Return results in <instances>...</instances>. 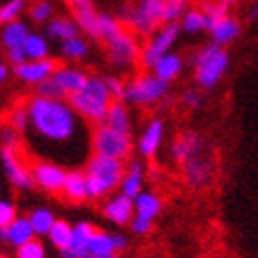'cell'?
Returning <instances> with one entry per match:
<instances>
[{"instance_id": "33", "label": "cell", "mask_w": 258, "mask_h": 258, "mask_svg": "<svg viewBox=\"0 0 258 258\" xmlns=\"http://www.w3.org/2000/svg\"><path fill=\"white\" fill-rule=\"evenodd\" d=\"M180 28L189 34H198V32H204L208 30V17L204 15V11L200 7L196 9H189L185 13V17L180 19Z\"/></svg>"}, {"instance_id": "4", "label": "cell", "mask_w": 258, "mask_h": 258, "mask_svg": "<svg viewBox=\"0 0 258 258\" xmlns=\"http://www.w3.org/2000/svg\"><path fill=\"white\" fill-rule=\"evenodd\" d=\"M166 0H139V3H126L118 11V19L126 30L139 36H153L164 21Z\"/></svg>"}, {"instance_id": "2", "label": "cell", "mask_w": 258, "mask_h": 258, "mask_svg": "<svg viewBox=\"0 0 258 258\" xmlns=\"http://www.w3.org/2000/svg\"><path fill=\"white\" fill-rule=\"evenodd\" d=\"M70 105L80 113V118L90 124H105L107 111L113 103V97L107 88L105 78H88L86 86L80 93H74L68 97Z\"/></svg>"}, {"instance_id": "34", "label": "cell", "mask_w": 258, "mask_h": 258, "mask_svg": "<svg viewBox=\"0 0 258 258\" xmlns=\"http://www.w3.org/2000/svg\"><path fill=\"white\" fill-rule=\"evenodd\" d=\"M124 30V25L118 17L107 15V13H101L99 15V40L101 42H109L113 36H118Z\"/></svg>"}, {"instance_id": "49", "label": "cell", "mask_w": 258, "mask_h": 258, "mask_svg": "<svg viewBox=\"0 0 258 258\" xmlns=\"http://www.w3.org/2000/svg\"><path fill=\"white\" fill-rule=\"evenodd\" d=\"M149 178H151V180H160V178H162V172L156 170V168H151V170H149Z\"/></svg>"}, {"instance_id": "36", "label": "cell", "mask_w": 258, "mask_h": 258, "mask_svg": "<svg viewBox=\"0 0 258 258\" xmlns=\"http://www.w3.org/2000/svg\"><path fill=\"white\" fill-rule=\"evenodd\" d=\"M36 95L38 97H44V99H68V93L63 90V86L57 82L55 76H50V78H46L44 82H40L36 86Z\"/></svg>"}, {"instance_id": "24", "label": "cell", "mask_w": 258, "mask_h": 258, "mask_svg": "<svg viewBox=\"0 0 258 258\" xmlns=\"http://www.w3.org/2000/svg\"><path fill=\"white\" fill-rule=\"evenodd\" d=\"M208 32H210V36H212V42H214V44L227 46V44H231V42H233L235 38L239 36L241 30H239L237 19H233L231 15H227L225 19H221L218 23H214Z\"/></svg>"}, {"instance_id": "23", "label": "cell", "mask_w": 258, "mask_h": 258, "mask_svg": "<svg viewBox=\"0 0 258 258\" xmlns=\"http://www.w3.org/2000/svg\"><path fill=\"white\" fill-rule=\"evenodd\" d=\"M53 76L63 86V90L68 93V97L74 95V93H80L88 82V76L82 70H76V68H57V72Z\"/></svg>"}, {"instance_id": "30", "label": "cell", "mask_w": 258, "mask_h": 258, "mask_svg": "<svg viewBox=\"0 0 258 258\" xmlns=\"http://www.w3.org/2000/svg\"><path fill=\"white\" fill-rule=\"evenodd\" d=\"M28 218H30V223H32V227L36 231V235H40V237L42 235H48L50 229H53V225L57 223L55 214L50 212L48 208H34Z\"/></svg>"}, {"instance_id": "44", "label": "cell", "mask_w": 258, "mask_h": 258, "mask_svg": "<svg viewBox=\"0 0 258 258\" xmlns=\"http://www.w3.org/2000/svg\"><path fill=\"white\" fill-rule=\"evenodd\" d=\"M15 218H17L15 206H13L11 202H7V200H3V202H0V227L13 225V223H15Z\"/></svg>"}, {"instance_id": "40", "label": "cell", "mask_w": 258, "mask_h": 258, "mask_svg": "<svg viewBox=\"0 0 258 258\" xmlns=\"http://www.w3.org/2000/svg\"><path fill=\"white\" fill-rule=\"evenodd\" d=\"M187 11H189L187 9V0H166L164 21L166 23H178V19H183Z\"/></svg>"}, {"instance_id": "8", "label": "cell", "mask_w": 258, "mask_h": 258, "mask_svg": "<svg viewBox=\"0 0 258 258\" xmlns=\"http://www.w3.org/2000/svg\"><path fill=\"white\" fill-rule=\"evenodd\" d=\"M178 32H180V25L178 23H164L162 28L149 38V42L141 48V63L145 68L153 70L156 63L170 53L172 44L176 42L178 38Z\"/></svg>"}, {"instance_id": "6", "label": "cell", "mask_w": 258, "mask_h": 258, "mask_svg": "<svg viewBox=\"0 0 258 258\" xmlns=\"http://www.w3.org/2000/svg\"><path fill=\"white\" fill-rule=\"evenodd\" d=\"M90 141H93L90 147H93V151L97 156H105V158H113V160H126L133 151L131 133H120L107 124L95 126L93 135H90Z\"/></svg>"}, {"instance_id": "27", "label": "cell", "mask_w": 258, "mask_h": 258, "mask_svg": "<svg viewBox=\"0 0 258 258\" xmlns=\"http://www.w3.org/2000/svg\"><path fill=\"white\" fill-rule=\"evenodd\" d=\"M80 32V25L72 21V19H66V17H57V19H50L46 23V34L48 38H55V40H72L76 38Z\"/></svg>"}, {"instance_id": "12", "label": "cell", "mask_w": 258, "mask_h": 258, "mask_svg": "<svg viewBox=\"0 0 258 258\" xmlns=\"http://www.w3.org/2000/svg\"><path fill=\"white\" fill-rule=\"evenodd\" d=\"M70 9L74 13V21L80 25V30L86 32L93 40H99V15L90 0H68Z\"/></svg>"}, {"instance_id": "45", "label": "cell", "mask_w": 258, "mask_h": 258, "mask_svg": "<svg viewBox=\"0 0 258 258\" xmlns=\"http://www.w3.org/2000/svg\"><path fill=\"white\" fill-rule=\"evenodd\" d=\"M180 101H183L185 107H191V109H200L204 105V99H202V95L198 93V90H185Z\"/></svg>"}, {"instance_id": "38", "label": "cell", "mask_w": 258, "mask_h": 258, "mask_svg": "<svg viewBox=\"0 0 258 258\" xmlns=\"http://www.w3.org/2000/svg\"><path fill=\"white\" fill-rule=\"evenodd\" d=\"M25 7H28V0H7V3L0 7V23L7 25L11 21H17Z\"/></svg>"}, {"instance_id": "14", "label": "cell", "mask_w": 258, "mask_h": 258, "mask_svg": "<svg viewBox=\"0 0 258 258\" xmlns=\"http://www.w3.org/2000/svg\"><path fill=\"white\" fill-rule=\"evenodd\" d=\"M55 72H57V66H55V61H50V59L25 61V63H21V66L15 68L17 80H21L23 84H34V86H38L46 78H50Z\"/></svg>"}, {"instance_id": "39", "label": "cell", "mask_w": 258, "mask_h": 258, "mask_svg": "<svg viewBox=\"0 0 258 258\" xmlns=\"http://www.w3.org/2000/svg\"><path fill=\"white\" fill-rule=\"evenodd\" d=\"M30 19L34 23H48L53 17V5L48 3V0H34L30 5Z\"/></svg>"}, {"instance_id": "5", "label": "cell", "mask_w": 258, "mask_h": 258, "mask_svg": "<svg viewBox=\"0 0 258 258\" xmlns=\"http://www.w3.org/2000/svg\"><path fill=\"white\" fill-rule=\"evenodd\" d=\"M193 68H196V82L202 88L210 90L221 82V78L225 76V72L229 68V53L225 50V46L212 42L196 53V57H193Z\"/></svg>"}, {"instance_id": "17", "label": "cell", "mask_w": 258, "mask_h": 258, "mask_svg": "<svg viewBox=\"0 0 258 258\" xmlns=\"http://www.w3.org/2000/svg\"><path fill=\"white\" fill-rule=\"evenodd\" d=\"M95 227L90 223H78L74 227V235H72V243L68 250H61V258H84L88 256V246L90 239L95 235Z\"/></svg>"}, {"instance_id": "31", "label": "cell", "mask_w": 258, "mask_h": 258, "mask_svg": "<svg viewBox=\"0 0 258 258\" xmlns=\"http://www.w3.org/2000/svg\"><path fill=\"white\" fill-rule=\"evenodd\" d=\"M25 48V55H28L30 61H42V59H48V42L46 38L40 36V34H32L28 36V40L23 44Z\"/></svg>"}, {"instance_id": "35", "label": "cell", "mask_w": 258, "mask_h": 258, "mask_svg": "<svg viewBox=\"0 0 258 258\" xmlns=\"http://www.w3.org/2000/svg\"><path fill=\"white\" fill-rule=\"evenodd\" d=\"M198 7L204 11V15L208 17V30L214 23H218L221 19H225L229 15V7L225 3H221V0H200Z\"/></svg>"}, {"instance_id": "37", "label": "cell", "mask_w": 258, "mask_h": 258, "mask_svg": "<svg viewBox=\"0 0 258 258\" xmlns=\"http://www.w3.org/2000/svg\"><path fill=\"white\" fill-rule=\"evenodd\" d=\"M61 53H63V57H68L72 61H80L88 55V44L82 40L80 36H76V38H72V40H66L61 44Z\"/></svg>"}, {"instance_id": "18", "label": "cell", "mask_w": 258, "mask_h": 258, "mask_svg": "<svg viewBox=\"0 0 258 258\" xmlns=\"http://www.w3.org/2000/svg\"><path fill=\"white\" fill-rule=\"evenodd\" d=\"M162 139H164V122L160 118H153L139 139V145H137L139 153L145 160H153V156H156L162 145Z\"/></svg>"}, {"instance_id": "21", "label": "cell", "mask_w": 258, "mask_h": 258, "mask_svg": "<svg viewBox=\"0 0 258 258\" xmlns=\"http://www.w3.org/2000/svg\"><path fill=\"white\" fill-rule=\"evenodd\" d=\"M143 180H145V168H143V164H141L139 160H133L131 164H128L126 172H124L122 185H120V193H124V196L135 200L137 196L143 193Z\"/></svg>"}, {"instance_id": "47", "label": "cell", "mask_w": 258, "mask_h": 258, "mask_svg": "<svg viewBox=\"0 0 258 258\" xmlns=\"http://www.w3.org/2000/svg\"><path fill=\"white\" fill-rule=\"evenodd\" d=\"M151 227H153L151 221H145V218H139V216H135V221L131 223V231L137 235H147L151 231Z\"/></svg>"}, {"instance_id": "26", "label": "cell", "mask_w": 258, "mask_h": 258, "mask_svg": "<svg viewBox=\"0 0 258 258\" xmlns=\"http://www.w3.org/2000/svg\"><path fill=\"white\" fill-rule=\"evenodd\" d=\"M180 72H183V59H180V55H176V53L164 55L156 63V68H153V74L164 82H172L174 78H178Z\"/></svg>"}, {"instance_id": "52", "label": "cell", "mask_w": 258, "mask_h": 258, "mask_svg": "<svg viewBox=\"0 0 258 258\" xmlns=\"http://www.w3.org/2000/svg\"><path fill=\"white\" fill-rule=\"evenodd\" d=\"M221 3H225L227 7H231V5H237V3H241V0H221Z\"/></svg>"}, {"instance_id": "20", "label": "cell", "mask_w": 258, "mask_h": 258, "mask_svg": "<svg viewBox=\"0 0 258 258\" xmlns=\"http://www.w3.org/2000/svg\"><path fill=\"white\" fill-rule=\"evenodd\" d=\"M202 151V137L198 133H183L172 143V156L176 162L185 164L191 158H198Z\"/></svg>"}, {"instance_id": "13", "label": "cell", "mask_w": 258, "mask_h": 258, "mask_svg": "<svg viewBox=\"0 0 258 258\" xmlns=\"http://www.w3.org/2000/svg\"><path fill=\"white\" fill-rule=\"evenodd\" d=\"M103 214L107 216V221H111L113 225H128L135 221V200L124 196V193H118V196H113L105 202L103 206Z\"/></svg>"}, {"instance_id": "28", "label": "cell", "mask_w": 258, "mask_h": 258, "mask_svg": "<svg viewBox=\"0 0 258 258\" xmlns=\"http://www.w3.org/2000/svg\"><path fill=\"white\" fill-rule=\"evenodd\" d=\"M30 36V30L28 25L23 21H11L7 25H3V44L5 48H17V46H23L25 40Z\"/></svg>"}, {"instance_id": "46", "label": "cell", "mask_w": 258, "mask_h": 258, "mask_svg": "<svg viewBox=\"0 0 258 258\" xmlns=\"http://www.w3.org/2000/svg\"><path fill=\"white\" fill-rule=\"evenodd\" d=\"M7 61L13 68H17V66H21V63L30 61V59H28V55H25V48L17 46V48H7Z\"/></svg>"}, {"instance_id": "29", "label": "cell", "mask_w": 258, "mask_h": 258, "mask_svg": "<svg viewBox=\"0 0 258 258\" xmlns=\"http://www.w3.org/2000/svg\"><path fill=\"white\" fill-rule=\"evenodd\" d=\"M105 124L115 128V131H120V133H131V115H128V109L124 107V101L111 103Z\"/></svg>"}, {"instance_id": "15", "label": "cell", "mask_w": 258, "mask_h": 258, "mask_svg": "<svg viewBox=\"0 0 258 258\" xmlns=\"http://www.w3.org/2000/svg\"><path fill=\"white\" fill-rule=\"evenodd\" d=\"M128 246V239L120 233H107V231H95L93 239H90L88 254L95 256H111V254H120Z\"/></svg>"}, {"instance_id": "50", "label": "cell", "mask_w": 258, "mask_h": 258, "mask_svg": "<svg viewBox=\"0 0 258 258\" xmlns=\"http://www.w3.org/2000/svg\"><path fill=\"white\" fill-rule=\"evenodd\" d=\"M258 17V0H256V5L252 7V11H250V19H256Z\"/></svg>"}, {"instance_id": "7", "label": "cell", "mask_w": 258, "mask_h": 258, "mask_svg": "<svg viewBox=\"0 0 258 258\" xmlns=\"http://www.w3.org/2000/svg\"><path fill=\"white\" fill-rule=\"evenodd\" d=\"M168 93V82L160 80L156 74L137 76L126 84V101L133 105H153Z\"/></svg>"}, {"instance_id": "32", "label": "cell", "mask_w": 258, "mask_h": 258, "mask_svg": "<svg viewBox=\"0 0 258 258\" xmlns=\"http://www.w3.org/2000/svg\"><path fill=\"white\" fill-rule=\"evenodd\" d=\"M72 235H74V227L68 221H57L53 229H50L48 239L57 250H68L72 243Z\"/></svg>"}, {"instance_id": "10", "label": "cell", "mask_w": 258, "mask_h": 258, "mask_svg": "<svg viewBox=\"0 0 258 258\" xmlns=\"http://www.w3.org/2000/svg\"><path fill=\"white\" fill-rule=\"evenodd\" d=\"M32 176H34V183L40 189L48 193H63V187H66V180H68V170L55 162L40 160L32 166Z\"/></svg>"}, {"instance_id": "41", "label": "cell", "mask_w": 258, "mask_h": 258, "mask_svg": "<svg viewBox=\"0 0 258 258\" xmlns=\"http://www.w3.org/2000/svg\"><path fill=\"white\" fill-rule=\"evenodd\" d=\"M9 124L13 131H17L19 135L28 133V126H30V113L28 107H15L9 113Z\"/></svg>"}, {"instance_id": "3", "label": "cell", "mask_w": 258, "mask_h": 258, "mask_svg": "<svg viewBox=\"0 0 258 258\" xmlns=\"http://www.w3.org/2000/svg\"><path fill=\"white\" fill-rule=\"evenodd\" d=\"M84 172L88 178V200H99L109 196L111 191L120 189L126 168L122 160H113L95 153L93 158L86 160Z\"/></svg>"}, {"instance_id": "51", "label": "cell", "mask_w": 258, "mask_h": 258, "mask_svg": "<svg viewBox=\"0 0 258 258\" xmlns=\"http://www.w3.org/2000/svg\"><path fill=\"white\" fill-rule=\"evenodd\" d=\"M84 258H120L118 254H111V256H95V254H88V256H84Z\"/></svg>"}, {"instance_id": "43", "label": "cell", "mask_w": 258, "mask_h": 258, "mask_svg": "<svg viewBox=\"0 0 258 258\" xmlns=\"http://www.w3.org/2000/svg\"><path fill=\"white\" fill-rule=\"evenodd\" d=\"M105 82H107V88H109L113 101H126V84L120 78L109 76V78H105Z\"/></svg>"}, {"instance_id": "11", "label": "cell", "mask_w": 258, "mask_h": 258, "mask_svg": "<svg viewBox=\"0 0 258 258\" xmlns=\"http://www.w3.org/2000/svg\"><path fill=\"white\" fill-rule=\"evenodd\" d=\"M3 166H5V174L9 178V183L17 189H32L34 185V176L32 170H28V166L23 164L19 158V153L15 147H5L3 145Z\"/></svg>"}, {"instance_id": "25", "label": "cell", "mask_w": 258, "mask_h": 258, "mask_svg": "<svg viewBox=\"0 0 258 258\" xmlns=\"http://www.w3.org/2000/svg\"><path fill=\"white\" fill-rule=\"evenodd\" d=\"M160 210H162V202L156 193L143 191L141 196L135 198V212L139 218H145V221L153 223V218L160 214Z\"/></svg>"}, {"instance_id": "42", "label": "cell", "mask_w": 258, "mask_h": 258, "mask_svg": "<svg viewBox=\"0 0 258 258\" xmlns=\"http://www.w3.org/2000/svg\"><path fill=\"white\" fill-rule=\"evenodd\" d=\"M17 258H44V246L42 241L32 239L30 243L17 248Z\"/></svg>"}, {"instance_id": "9", "label": "cell", "mask_w": 258, "mask_h": 258, "mask_svg": "<svg viewBox=\"0 0 258 258\" xmlns=\"http://www.w3.org/2000/svg\"><path fill=\"white\" fill-rule=\"evenodd\" d=\"M107 44V57L111 66L115 68H131L137 61H141V48L137 42V36L131 30H122L118 36H113Z\"/></svg>"}, {"instance_id": "22", "label": "cell", "mask_w": 258, "mask_h": 258, "mask_svg": "<svg viewBox=\"0 0 258 258\" xmlns=\"http://www.w3.org/2000/svg\"><path fill=\"white\" fill-rule=\"evenodd\" d=\"M63 196L70 202H84L88 200V178L84 170H70L66 187H63Z\"/></svg>"}, {"instance_id": "19", "label": "cell", "mask_w": 258, "mask_h": 258, "mask_svg": "<svg viewBox=\"0 0 258 258\" xmlns=\"http://www.w3.org/2000/svg\"><path fill=\"white\" fill-rule=\"evenodd\" d=\"M183 174H185V180H187V185L191 187H196V189H202L210 183V178H212V166L210 162L198 156V158H191L189 162L183 164Z\"/></svg>"}, {"instance_id": "1", "label": "cell", "mask_w": 258, "mask_h": 258, "mask_svg": "<svg viewBox=\"0 0 258 258\" xmlns=\"http://www.w3.org/2000/svg\"><path fill=\"white\" fill-rule=\"evenodd\" d=\"M30 126L28 139L30 145L55 164H80L84 158L86 133L82 128V118L76 111L68 99H44L34 97L28 101Z\"/></svg>"}, {"instance_id": "16", "label": "cell", "mask_w": 258, "mask_h": 258, "mask_svg": "<svg viewBox=\"0 0 258 258\" xmlns=\"http://www.w3.org/2000/svg\"><path fill=\"white\" fill-rule=\"evenodd\" d=\"M0 237H3V241H9L13 248H21L25 243H30L32 239H36V231L30 223V218L17 216L13 225L0 227Z\"/></svg>"}, {"instance_id": "48", "label": "cell", "mask_w": 258, "mask_h": 258, "mask_svg": "<svg viewBox=\"0 0 258 258\" xmlns=\"http://www.w3.org/2000/svg\"><path fill=\"white\" fill-rule=\"evenodd\" d=\"M7 76H9V70H7V63H3V66H0V82H5V80H7Z\"/></svg>"}]
</instances>
